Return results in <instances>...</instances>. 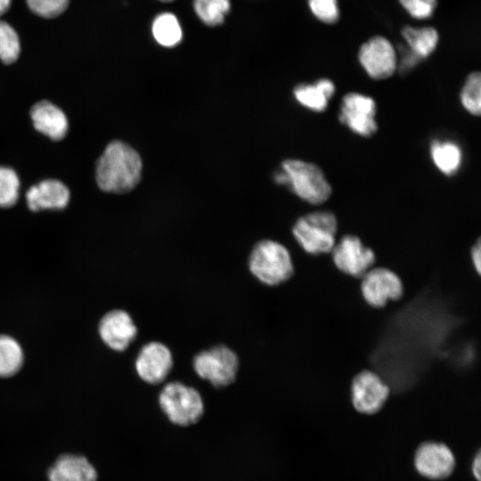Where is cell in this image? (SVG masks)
<instances>
[{
    "label": "cell",
    "mask_w": 481,
    "mask_h": 481,
    "mask_svg": "<svg viewBox=\"0 0 481 481\" xmlns=\"http://www.w3.org/2000/svg\"><path fill=\"white\" fill-rule=\"evenodd\" d=\"M142 169L139 153L124 142L113 141L97 160L96 182L103 192L125 193L138 184Z\"/></svg>",
    "instance_id": "1"
},
{
    "label": "cell",
    "mask_w": 481,
    "mask_h": 481,
    "mask_svg": "<svg viewBox=\"0 0 481 481\" xmlns=\"http://www.w3.org/2000/svg\"><path fill=\"white\" fill-rule=\"evenodd\" d=\"M246 265L257 282L269 288L289 281L295 272L289 249L273 239L255 242L248 253Z\"/></svg>",
    "instance_id": "2"
},
{
    "label": "cell",
    "mask_w": 481,
    "mask_h": 481,
    "mask_svg": "<svg viewBox=\"0 0 481 481\" xmlns=\"http://www.w3.org/2000/svg\"><path fill=\"white\" fill-rule=\"evenodd\" d=\"M274 182L288 187L302 200L319 205L328 200L332 188L322 168L312 162L288 159L273 175Z\"/></svg>",
    "instance_id": "3"
},
{
    "label": "cell",
    "mask_w": 481,
    "mask_h": 481,
    "mask_svg": "<svg viewBox=\"0 0 481 481\" xmlns=\"http://www.w3.org/2000/svg\"><path fill=\"white\" fill-rule=\"evenodd\" d=\"M191 364L200 379L215 388H224L236 381L240 369V358L231 346L217 343L196 352Z\"/></svg>",
    "instance_id": "4"
},
{
    "label": "cell",
    "mask_w": 481,
    "mask_h": 481,
    "mask_svg": "<svg viewBox=\"0 0 481 481\" xmlns=\"http://www.w3.org/2000/svg\"><path fill=\"white\" fill-rule=\"evenodd\" d=\"M337 217L328 210H317L298 217L291 229L299 247L314 256L331 252L337 242Z\"/></svg>",
    "instance_id": "5"
},
{
    "label": "cell",
    "mask_w": 481,
    "mask_h": 481,
    "mask_svg": "<svg viewBox=\"0 0 481 481\" xmlns=\"http://www.w3.org/2000/svg\"><path fill=\"white\" fill-rule=\"evenodd\" d=\"M158 403L169 421L181 427L197 423L205 411L200 391L180 380L167 382L159 394Z\"/></svg>",
    "instance_id": "6"
},
{
    "label": "cell",
    "mask_w": 481,
    "mask_h": 481,
    "mask_svg": "<svg viewBox=\"0 0 481 481\" xmlns=\"http://www.w3.org/2000/svg\"><path fill=\"white\" fill-rule=\"evenodd\" d=\"M134 365L142 381L151 386H158L165 382L172 372L175 355L165 342L151 339L140 347Z\"/></svg>",
    "instance_id": "7"
},
{
    "label": "cell",
    "mask_w": 481,
    "mask_h": 481,
    "mask_svg": "<svg viewBox=\"0 0 481 481\" xmlns=\"http://www.w3.org/2000/svg\"><path fill=\"white\" fill-rule=\"evenodd\" d=\"M375 100L358 92L343 95L339 106L338 121L354 134L368 138L378 131Z\"/></svg>",
    "instance_id": "8"
},
{
    "label": "cell",
    "mask_w": 481,
    "mask_h": 481,
    "mask_svg": "<svg viewBox=\"0 0 481 481\" xmlns=\"http://www.w3.org/2000/svg\"><path fill=\"white\" fill-rule=\"evenodd\" d=\"M358 61L366 74L375 80L387 79L397 70L395 48L382 36L372 37L360 46Z\"/></svg>",
    "instance_id": "9"
},
{
    "label": "cell",
    "mask_w": 481,
    "mask_h": 481,
    "mask_svg": "<svg viewBox=\"0 0 481 481\" xmlns=\"http://www.w3.org/2000/svg\"><path fill=\"white\" fill-rule=\"evenodd\" d=\"M350 390L354 408L368 415L379 412L390 393L388 385L370 370H363L354 377Z\"/></svg>",
    "instance_id": "10"
},
{
    "label": "cell",
    "mask_w": 481,
    "mask_h": 481,
    "mask_svg": "<svg viewBox=\"0 0 481 481\" xmlns=\"http://www.w3.org/2000/svg\"><path fill=\"white\" fill-rule=\"evenodd\" d=\"M335 266L343 273L362 277L375 263V253L354 234H346L331 250Z\"/></svg>",
    "instance_id": "11"
},
{
    "label": "cell",
    "mask_w": 481,
    "mask_h": 481,
    "mask_svg": "<svg viewBox=\"0 0 481 481\" xmlns=\"http://www.w3.org/2000/svg\"><path fill=\"white\" fill-rule=\"evenodd\" d=\"M361 278L362 296L372 307H383L388 301L398 300L404 294L402 280L388 268H371Z\"/></svg>",
    "instance_id": "12"
},
{
    "label": "cell",
    "mask_w": 481,
    "mask_h": 481,
    "mask_svg": "<svg viewBox=\"0 0 481 481\" xmlns=\"http://www.w3.org/2000/svg\"><path fill=\"white\" fill-rule=\"evenodd\" d=\"M413 463L417 472L424 477L443 480L453 472L455 457L445 444L427 441L416 449Z\"/></svg>",
    "instance_id": "13"
},
{
    "label": "cell",
    "mask_w": 481,
    "mask_h": 481,
    "mask_svg": "<svg viewBox=\"0 0 481 481\" xmlns=\"http://www.w3.org/2000/svg\"><path fill=\"white\" fill-rule=\"evenodd\" d=\"M139 329L132 315L123 309L106 313L99 323V334L104 344L117 352L126 350L137 338Z\"/></svg>",
    "instance_id": "14"
},
{
    "label": "cell",
    "mask_w": 481,
    "mask_h": 481,
    "mask_svg": "<svg viewBox=\"0 0 481 481\" xmlns=\"http://www.w3.org/2000/svg\"><path fill=\"white\" fill-rule=\"evenodd\" d=\"M69 196V190L62 182L47 179L31 186L26 193V200L32 211L62 209L67 207Z\"/></svg>",
    "instance_id": "15"
},
{
    "label": "cell",
    "mask_w": 481,
    "mask_h": 481,
    "mask_svg": "<svg viewBox=\"0 0 481 481\" xmlns=\"http://www.w3.org/2000/svg\"><path fill=\"white\" fill-rule=\"evenodd\" d=\"M34 127L54 141L65 137L69 122L65 113L55 104L43 100L35 103L30 110Z\"/></svg>",
    "instance_id": "16"
},
{
    "label": "cell",
    "mask_w": 481,
    "mask_h": 481,
    "mask_svg": "<svg viewBox=\"0 0 481 481\" xmlns=\"http://www.w3.org/2000/svg\"><path fill=\"white\" fill-rule=\"evenodd\" d=\"M429 154L434 166L446 176L456 175L461 167L463 153L461 146L452 140H433L429 145Z\"/></svg>",
    "instance_id": "17"
},
{
    "label": "cell",
    "mask_w": 481,
    "mask_h": 481,
    "mask_svg": "<svg viewBox=\"0 0 481 481\" xmlns=\"http://www.w3.org/2000/svg\"><path fill=\"white\" fill-rule=\"evenodd\" d=\"M406 47L420 61L429 57L436 49L439 35L433 27L404 26L401 31Z\"/></svg>",
    "instance_id": "18"
},
{
    "label": "cell",
    "mask_w": 481,
    "mask_h": 481,
    "mask_svg": "<svg viewBox=\"0 0 481 481\" xmlns=\"http://www.w3.org/2000/svg\"><path fill=\"white\" fill-rule=\"evenodd\" d=\"M69 481H97V471L84 456L62 454L54 465Z\"/></svg>",
    "instance_id": "19"
},
{
    "label": "cell",
    "mask_w": 481,
    "mask_h": 481,
    "mask_svg": "<svg viewBox=\"0 0 481 481\" xmlns=\"http://www.w3.org/2000/svg\"><path fill=\"white\" fill-rule=\"evenodd\" d=\"M154 39L162 46L172 47L179 44L183 30L176 16L171 12H162L155 17L151 25Z\"/></svg>",
    "instance_id": "20"
},
{
    "label": "cell",
    "mask_w": 481,
    "mask_h": 481,
    "mask_svg": "<svg viewBox=\"0 0 481 481\" xmlns=\"http://www.w3.org/2000/svg\"><path fill=\"white\" fill-rule=\"evenodd\" d=\"M23 352L19 343L6 335H0V377H10L20 369Z\"/></svg>",
    "instance_id": "21"
},
{
    "label": "cell",
    "mask_w": 481,
    "mask_h": 481,
    "mask_svg": "<svg viewBox=\"0 0 481 481\" xmlns=\"http://www.w3.org/2000/svg\"><path fill=\"white\" fill-rule=\"evenodd\" d=\"M192 5L197 16L208 26L222 24L231 6L229 0H193Z\"/></svg>",
    "instance_id": "22"
},
{
    "label": "cell",
    "mask_w": 481,
    "mask_h": 481,
    "mask_svg": "<svg viewBox=\"0 0 481 481\" xmlns=\"http://www.w3.org/2000/svg\"><path fill=\"white\" fill-rule=\"evenodd\" d=\"M460 101L466 111L473 116L481 112V75L478 71L469 73L461 87Z\"/></svg>",
    "instance_id": "23"
},
{
    "label": "cell",
    "mask_w": 481,
    "mask_h": 481,
    "mask_svg": "<svg viewBox=\"0 0 481 481\" xmlns=\"http://www.w3.org/2000/svg\"><path fill=\"white\" fill-rule=\"evenodd\" d=\"M293 95L300 105L314 112L325 111L330 101L314 82L298 84L293 89Z\"/></svg>",
    "instance_id": "24"
},
{
    "label": "cell",
    "mask_w": 481,
    "mask_h": 481,
    "mask_svg": "<svg viewBox=\"0 0 481 481\" xmlns=\"http://www.w3.org/2000/svg\"><path fill=\"white\" fill-rule=\"evenodd\" d=\"M20 53V42L15 29L7 22L0 20V60L5 64L17 61Z\"/></svg>",
    "instance_id": "25"
},
{
    "label": "cell",
    "mask_w": 481,
    "mask_h": 481,
    "mask_svg": "<svg viewBox=\"0 0 481 481\" xmlns=\"http://www.w3.org/2000/svg\"><path fill=\"white\" fill-rule=\"evenodd\" d=\"M20 180L16 172L7 167H0V207L10 208L19 198Z\"/></svg>",
    "instance_id": "26"
},
{
    "label": "cell",
    "mask_w": 481,
    "mask_h": 481,
    "mask_svg": "<svg viewBox=\"0 0 481 481\" xmlns=\"http://www.w3.org/2000/svg\"><path fill=\"white\" fill-rule=\"evenodd\" d=\"M314 16L326 24L336 23L339 19L338 0H307Z\"/></svg>",
    "instance_id": "27"
},
{
    "label": "cell",
    "mask_w": 481,
    "mask_h": 481,
    "mask_svg": "<svg viewBox=\"0 0 481 481\" xmlns=\"http://www.w3.org/2000/svg\"><path fill=\"white\" fill-rule=\"evenodd\" d=\"M29 9L43 18H54L69 5V0H26Z\"/></svg>",
    "instance_id": "28"
},
{
    "label": "cell",
    "mask_w": 481,
    "mask_h": 481,
    "mask_svg": "<svg viewBox=\"0 0 481 481\" xmlns=\"http://www.w3.org/2000/svg\"><path fill=\"white\" fill-rule=\"evenodd\" d=\"M399 3L412 18L425 20L434 13L437 0H399Z\"/></svg>",
    "instance_id": "29"
},
{
    "label": "cell",
    "mask_w": 481,
    "mask_h": 481,
    "mask_svg": "<svg viewBox=\"0 0 481 481\" xmlns=\"http://www.w3.org/2000/svg\"><path fill=\"white\" fill-rule=\"evenodd\" d=\"M314 83L328 98V100H330L333 97L336 87L334 83L330 79L322 77L317 79Z\"/></svg>",
    "instance_id": "30"
},
{
    "label": "cell",
    "mask_w": 481,
    "mask_h": 481,
    "mask_svg": "<svg viewBox=\"0 0 481 481\" xmlns=\"http://www.w3.org/2000/svg\"><path fill=\"white\" fill-rule=\"evenodd\" d=\"M470 258L474 268L477 271V274L481 273V245L480 240L478 239L477 242L473 245L470 251Z\"/></svg>",
    "instance_id": "31"
},
{
    "label": "cell",
    "mask_w": 481,
    "mask_h": 481,
    "mask_svg": "<svg viewBox=\"0 0 481 481\" xmlns=\"http://www.w3.org/2000/svg\"><path fill=\"white\" fill-rule=\"evenodd\" d=\"M471 470L472 474L475 477V478L477 481H480V474H481V457H480V452L478 451L477 454L475 455L472 465H471Z\"/></svg>",
    "instance_id": "32"
},
{
    "label": "cell",
    "mask_w": 481,
    "mask_h": 481,
    "mask_svg": "<svg viewBox=\"0 0 481 481\" xmlns=\"http://www.w3.org/2000/svg\"><path fill=\"white\" fill-rule=\"evenodd\" d=\"M49 481H69L59 469L54 466L49 469L48 473Z\"/></svg>",
    "instance_id": "33"
},
{
    "label": "cell",
    "mask_w": 481,
    "mask_h": 481,
    "mask_svg": "<svg viewBox=\"0 0 481 481\" xmlns=\"http://www.w3.org/2000/svg\"><path fill=\"white\" fill-rule=\"evenodd\" d=\"M11 2L12 0H0V17L9 10Z\"/></svg>",
    "instance_id": "34"
},
{
    "label": "cell",
    "mask_w": 481,
    "mask_h": 481,
    "mask_svg": "<svg viewBox=\"0 0 481 481\" xmlns=\"http://www.w3.org/2000/svg\"><path fill=\"white\" fill-rule=\"evenodd\" d=\"M159 1H162V2H170V1H173V0H159Z\"/></svg>",
    "instance_id": "35"
}]
</instances>
